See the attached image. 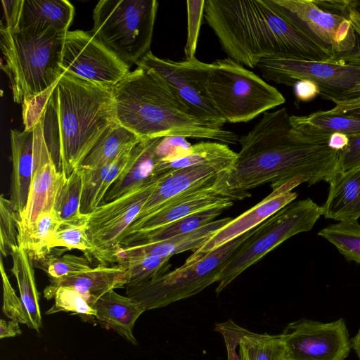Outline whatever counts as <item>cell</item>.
<instances>
[{
  "label": "cell",
  "mask_w": 360,
  "mask_h": 360,
  "mask_svg": "<svg viewBox=\"0 0 360 360\" xmlns=\"http://www.w3.org/2000/svg\"><path fill=\"white\" fill-rule=\"evenodd\" d=\"M162 138L141 140L133 146L125 169L108 189L102 204L113 201L160 176H155L154 170L156 148Z\"/></svg>",
  "instance_id": "cell-23"
},
{
  "label": "cell",
  "mask_w": 360,
  "mask_h": 360,
  "mask_svg": "<svg viewBox=\"0 0 360 360\" xmlns=\"http://www.w3.org/2000/svg\"><path fill=\"white\" fill-rule=\"evenodd\" d=\"M55 85L22 103L25 130L32 131L42 120L48 101Z\"/></svg>",
  "instance_id": "cell-43"
},
{
  "label": "cell",
  "mask_w": 360,
  "mask_h": 360,
  "mask_svg": "<svg viewBox=\"0 0 360 360\" xmlns=\"http://www.w3.org/2000/svg\"><path fill=\"white\" fill-rule=\"evenodd\" d=\"M75 13L72 4L66 0H22L18 27L39 22L66 32Z\"/></svg>",
  "instance_id": "cell-29"
},
{
  "label": "cell",
  "mask_w": 360,
  "mask_h": 360,
  "mask_svg": "<svg viewBox=\"0 0 360 360\" xmlns=\"http://www.w3.org/2000/svg\"><path fill=\"white\" fill-rule=\"evenodd\" d=\"M215 330L224 338L228 360H242L236 349L239 347L240 339L247 329L229 320L217 324Z\"/></svg>",
  "instance_id": "cell-44"
},
{
  "label": "cell",
  "mask_w": 360,
  "mask_h": 360,
  "mask_svg": "<svg viewBox=\"0 0 360 360\" xmlns=\"http://www.w3.org/2000/svg\"><path fill=\"white\" fill-rule=\"evenodd\" d=\"M323 207L325 219L337 221L360 218V162L346 170H338L329 182Z\"/></svg>",
  "instance_id": "cell-22"
},
{
  "label": "cell",
  "mask_w": 360,
  "mask_h": 360,
  "mask_svg": "<svg viewBox=\"0 0 360 360\" xmlns=\"http://www.w3.org/2000/svg\"><path fill=\"white\" fill-rule=\"evenodd\" d=\"M237 155L226 144L202 141L188 148L181 147L169 158L157 162L154 174L160 176L174 169L195 166H210L221 173L232 167Z\"/></svg>",
  "instance_id": "cell-21"
},
{
  "label": "cell",
  "mask_w": 360,
  "mask_h": 360,
  "mask_svg": "<svg viewBox=\"0 0 360 360\" xmlns=\"http://www.w3.org/2000/svg\"><path fill=\"white\" fill-rule=\"evenodd\" d=\"M96 319L120 334L133 345L137 341L133 328L138 318L145 311L141 305L134 298L122 296L111 290L93 304Z\"/></svg>",
  "instance_id": "cell-25"
},
{
  "label": "cell",
  "mask_w": 360,
  "mask_h": 360,
  "mask_svg": "<svg viewBox=\"0 0 360 360\" xmlns=\"http://www.w3.org/2000/svg\"><path fill=\"white\" fill-rule=\"evenodd\" d=\"M323 215V207L311 198L294 200L259 224L224 266L219 294L248 267L290 237L312 229Z\"/></svg>",
  "instance_id": "cell-10"
},
{
  "label": "cell",
  "mask_w": 360,
  "mask_h": 360,
  "mask_svg": "<svg viewBox=\"0 0 360 360\" xmlns=\"http://www.w3.org/2000/svg\"><path fill=\"white\" fill-rule=\"evenodd\" d=\"M11 257L13 265L11 271L18 283L20 298L27 319V326L39 332L42 326V320L33 261L21 246L13 252Z\"/></svg>",
  "instance_id": "cell-28"
},
{
  "label": "cell",
  "mask_w": 360,
  "mask_h": 360,
  "mask_svg": "<svg viewBox=\"0 0 360 360\" xmlns=\"http://www.w3.org/2000/svg\"><path fill=\"white\" fill-rule=\"evenodd\" d=\"M256 228L198 260H186L181 266L153 281L126 287L127 295L136 300L146 311L163 307L198 294L219 281L227 261L252 236Z\"/></svg>",
  "instance_id": "cell-9"
},
{
  "label": "cell",
  "mask_w": 360,
  "mask_h": 360,
  "mask_svg": "<svg viewBox=\"0 0 360 360\" xmlns=\"http://www.w3.org/2000/svg\"><path fill=\"white\" fill-rule=\"evenodd\" d=\"M204 18L229 58L250 68L273 57L309 61L333 58L266 0H205Z\"/></svg>",
  "instance_id": "cell-2"
},
{
  "label": "cell",
  "mask_w": 360,
  "mask_h": 360,
  "mask_svg": "<svg viewBox=\"0 0 360 360\" xmlns=\"http://www.w3.org/2000/svg\"><path fill=\"white\" fill-rule=\"evenodd\" d=\"M0 271L3 285V311L11 320L27 325V319L20 298L18 297L0 259Z\"/></svg>",
  "instance_id": "cell-42"
},
{
  "label": "cell",
  "mask_w": 360,
  "mask_h": 360,
  "mask_svg": "<svg viewBox=\"0 0 360 360\" xmlns=\"http://www.w3.org/2000/svg\"><path fill=\"white\" fill-rule=\"evenodd\" d=\"M349 136L342 133H335L331 135L328 142V146L333 150L342 151L349 145Z\"/></svg>",
  "instance_id": "cell-51"
},
{
  "label": "cell",
  "mask_w": 360,
  "mask_h": 360,
  "mask_svg": "<svg viewBox=\"0 0 360 360\" xmlns=\"http://www.w3.org/2000/svg\"><path fill=\"white\" fill-rule=\"evenodd\" d=\"M42 121L49 149L68 178L116 123L112 91L65 72L53 89Z\"/></svg>",
  "instance_id": "cell-3"
},
{
  "label": "cell",
  "mask_w": 360,
  "mask_h": 360,
  "mask_svg": "<svg viewBox=\"0 0 360 360\" xmlns=\"http://www.w3.org/2000/svg\"><path fill=\"white\" fill-rule=\"evenodd\" d=\"M336 114H343V115H350V116H353V117H355L357 118H360V108L347 110V111L340 112V113H336Z\"/></svg>",
  "instance_id": "cell-54"
},
{
  "label": "cell",
  "mask_w": 360,
  "mask_h": 360,
  "mask_svg": "<svg viewBox=\"0 0 360 360\" xmlns=\"http://www.w3.org/2000/svg\"><path fill=\"white\" fill-rule=\"evenodd\" d=\"M296 98L302 102L310 101L319 95V88L311 81L302 79L293 86Z\"/></svg>",
  "instance_id": "cell-48"
},
{
  "label": "cell",
  "mask_w": 360,
  "mask_h": 360,
  "mask_svg": "<svg viewBox=\"0 0 360 360\" xmlns=\"http://www.w3.org/2000/svg\"><path fill=\"white\" fill-rule=\"evenodd\" d=\"M224 210L216 208L198 212L148 233L128 235L122 240L120 247L136 241H158L191 233L212 222Z\"/></svg>",
  "instance_id": "cell-32"
},
{
  "label": "cell",
  "mask_w": 360,
  "mask_h": 360,
  "mask_svg": "<svg viewBox=\"0 0 360 360\" xmlns=\"http://www.w3.org/2000/svg\"><path fill=\"white\" fill-rule=\"evenodd\" d=\"M156 0H101L93 12L91 34L126 63L150 51Z\"/></svg>",
  "instance_id": "cell-7"
},
{
  "label": "cell",
  "mask_w": 360,
  "mask_h": 360,
  "mask_svg": "<svg viewBox=\"0 0 360 360\" xmlns=\"http://www.w3.org/2000/svg\"><path fill=\"white\" fill-rule=\"evenodd\" d=\"M205 0H189L187 7V38L184 47L185 60L195 58L200 29L204 17Z\"/></svg>",
  "instance_id": "cell-41"
},
{
  "label": "cell",
  "mask_w": 360,
  "mask_h": 360,
  "mask_svg": "<svg viewBox=\"0 0 360 360\" xmlns=\"http://www.w3.org/2000/svg\"><path fill=\"white\" fill-rule=\"evenodd\" d=\"M238 143L236 161L212 185L232 200L250 197L251 190L266 183L272 189L290 182L329 184L340 170V151L308 141L293 128L285 108L263 113Z\"/></svg>",
  "instance_id": "cell-1"
},
{
  "label": "cell",
  "mask_w": 360,
  "mask_h": 360,
  "mask_svg": "<svg viewBox=\"0 0 360 360\" xmlns=\"http://www.w3.org/2000/svg\"><path fill=\"white\" fill-rule=\"evenodd\" d=\"M299 185L300 184L297 182H290L272 189L262 201L215 232L193 251L186 261L198 260L224 244L257 227L278 210L295 200L298 194L292 190Z\"/></svg>",
  "instance_id": "cell-17"
},
{
  "label": "cell",
  "mask_w": 360,
  "mask_h": 360,
  "mask_svg": "<svg viewBox=\"0 0 360 360\" xmlns=\"http://www.w3.org/2000/svg\"><path fill=\"white\" fill-rule=\"evenodd\" d=\"M33 169L26 208L20 230L31 228L39 215L53 211L56 198L67 181L59 171L46 142L42 120L34 128Z\"/></svg>",
  "instance_id": "cell-16"
},
{
  "label": "cell",
  "mask_w": 360,
  "mask_h": 360,
  "mask_svg": "<svg viewBox=\"0 0 360 360\" xmlns=\"http://www.w3.org/2000/svg\"><path fill=\"white\" fill-rule=\"evenodd\" d=\"M242 360H288L280 335L259 334L246 330L239 345Z\"/></svg>",
  "instance_id": "cell-34"
},
{
  "label": "cell",
  "mask_w": 360,
  "mask_h": 360,
  "mask_svg": "<svg viewBox=\"0 0 360 360\" xmlns=\"http://www.w3.org/2000/svg\"><path fill=\"white\" fill-rule=\"evenodd\" d=\"M266 1L282 18L333 58L360 49L345 11H334L326 1Z\"/></svg>",
  "instance_id": "cell-11"
},
{
  "label": "cell",
  "mask_w": 360,
  "mask_h": 360,
  "mask_svg": "<svg viewBox=\"0 0 360 360\" xmlns=\"http://www.w3.org/2000/svg\"><path fill=\"white\" fill-rule=\"evenodd\" d=\"M333 245L348 262L360 264V224L358 221H338L318 232Z\"/></svg>",
  "instance_id": "cell-35"
},
{
  "label": "cell",
  "mask_w": 360,
  "mask_h": 360,
  "mask_svg": "<svg viewBox=\"0 0 360 360\" xmlns=\"http://www.w3.org/2000/svg\"><path fill=\"white\" fill-rule=\"evenodd\" d=\"M218 174L215 169L210 166H195L162 174L131 226L141 222L171 200L214 181Z\"/></svg>",
  "instance_id": "cell-19"
},
{
  "label": "cell",
  "mask_w": 360,
  "mask_h": 360,
  "mask_svg": "<svg viewBox=\"0 0 360 360\" xmlns=\"http://www.w3.org/2000/svg\"><path fill=\"white\" fill-rule=\"evenodd\" d=\"M21 215L16 212L10 200L0 196V250L2 256H11L20 247Z\"/></svg>",
  "instance_id": "cell-38"
},
{
  "label": "cell",
  "mask_w": 360,
  "mask_h": 360,
  "mask_svg": "<svg viewBox=\"0 0 360 360\" xmlns=\"http://www.w3.org/2000/svg\"><path fill=\"white\" fill-rule=\"evenodd\" d=\"M18 323L13 320L5 321L4 319H1L0 338H11L21 334Z\"/></svg>",
  "instance_id": "cell-50"
},
{
  "label": "cell",
  "mask_w": 360,
  "mask_h": 360,
  "mask_svg": "<svg viewBox=\"0 0 360 360\" xmlns=\"http://www.w3.org/2000/svg\"><path fill=\"white\" fill-rule=\"evenodd\" d=\"M191 146V145L186 140V138L184 137H163L156 148L155 157L157 162L169 158L178 148L181 147L188 148Z\"/></svg>",
  "instance_id": "cell-46"
},
{
  "label": "cell",
  "mask_w": 360,
  "mask_h": 360,
  "mask_svg": "<svg viewBox=\"0 0 360 360\" xmlns=\"http://www.w3.org/2000/svg\"><path fill=\"white\" fill-rule=\"evenodd\" d=\"M293 128L308 141L327 144L335 133L348 136L360 134V118L326 111H317L305 116L290 115Z\"/></svg>",
  "instance_id": "cell-27"
},
{
  "label": "cell",
  "mask_w": 360,
  "mask_h": 360,
  "mask_svg": "<svg viewBox=\"0 0 360 360\" xmlns=\"http://www.w3.org/2000/svg\"><path fill=\"white\" fill-rule=\"evenodd\" d=\"M136 65L157 74L199 119L219 127L226 123L207 91L210 63L196 58L183 61L162 59L150 51Z\"/></svg>",
  "instance_id": "cell-14"
},
{
  "label": "cell",
  "mask_w": 360,
  "mask_h": 360,
  "mask_svg": "<svg viewBox=\"0 0 360 360\" xmlns=\"http://www.w3.org/2000/svg\"><path fill=\"white\" fill-rule=\"evenodd\" d=\"M33 130L11 129L10 131L12 172L9 200L14 210L20 215L24 212L27 204L32 181Z\"/></svg>",
  "instance_id": "cell-24"
},
{
  "label": "cell",
  "mask_w": 360,
  "mask_h": 360,
  "mask_svg": "<svg viewBox=\"0 0 360 360\" xmlns=\"http://www.w3.org/2000/svg\"><path fill=\"white\" fill-rule=\"evenodd\" d=\"M62 226L53 211L39 215L33 226L20 230V246L28 253L33 262H39L51 255V240Z\"/></svg>",
  "instance_id": "cell-31"
},
{
  "label": "cell",
  "mask_w": 360,
  "mask_h": 360,
  "mask_svg": "<svg viewBox=\"0 0 360 360\" xmlns=\"http://www.w3.org/2000/svg\"><path fill=\"white\" fill-rule=\"evenodd\" d=\"M206 88L226 123L247 122L285 102L276 88L229 57L210 63Z\"/></svg>",
  "instance_id": "cell-6"
},
{
  "label": "cell",
  "mask_w": 360,
  "mask_h": 360,
  "mask_svg": "<svg viewBox=\"0 0 360 360\" xmlns=\"http://www.w3.org/2000/svg\"><path fill=\"white\" fill-rule=\"evenodd\" d=\"M347 147L340 151L339 169L346 170L360 162V134L349 136Z\"/></svg>",
  "instance_id": "cell-45"
},
{
  "label": "cell",
  "mask_w": 360,
  "mask_h": 360,
  "mask_svg": "<svg viewBox=\"0 0 360 360\" xmlns=\"http://www.w3.org/2000/svg\"><path fill=\"white\" fill-rule=\"evenodd\" d=\"M1 3L5 19V24H1V26L9 29L16 28L18 27L22 0H3Z\"/></svg>",
  "instance_id": "cell-47"
},
{
  "label": "cell",
  "mask_w": 360,
  "mask_h": 360,
  "mask_svg": "<svg viewBox=\"0 0 360 360\" xmlns=\"http://www.w3.org/2000/svg\"><path fill=\"white\" fill-rule=\"evenodd\" d=\"M141 140L116 122L105 132L77 167L91 169L112 162Z\"/></svg>",
  "instance_id": "cell-30"
},
{
  "label": "cell",
  "mask_w": 360,
  "mask_h": 360,
  "mask_svg": "<svg viewBox=\"0 0 360 360\" xmlns=\"http://www.w3.org/2000/svg\"><path fill=\"white\" fill-rule=\"evenodd\" d=\"M352 349L356 352L359 360H360V329L356 334L351 339Z\"/></svg>",
  "instance_id": "cell-53"
},
{
  "label": "cell",
  "mask_w": 360,
  "mask_h": 360,
  "mask_svg": "<svg viewBox=\"0 0 360 360\" xmlns=\"http://www.w3.org/2000/svg\"><path fill=\"white\" fill-rule=\"evenodd\" d=\"M262 77L276 84L293 86L302 79L313 82L319 95L335 104L360 98V49L323 61L273 57L256 65Z\"/></svg>",
  "instance_id": "cell-8"
},
{
  "label": "cell",
  "mask_w": 360,
  "mask_h": 360,
  "mask_svg": "<svg viewBox=\"0 0 360 360\" xmlns=\"http://www.w3.org/2000/svg\"><path fill=\"white\" fill-rule=\"evenodd\" d=\"M233 218L226 217L212 222L191 233L158 241L141 240L120 247L116 255L117 264L121 259L148 256L172 257L187 250L195 251L215 232L229 224Z\"/></svg>",
  "instance_id": "cell-20"
},
{
  "label": "cell",
  "mask_w": 360,
  "mask_h": 360,
  "mask_svg": "<svg viewBox=\"0 0 360 360\" xmlns=\"http://www.w3.org/2000/svg\"><path fill=\"white\" fill-rule=\"evenodd\" d=\"M51 288L68 286L89 297L91 304L107 292L126 287L127 271L119 264H98L86 271L58 279H51Z\"/></svg>",
  "instance_id": "cell-26"
},
{
  "label": "cell",
  "mask_w": 360,
  "mask_h": 360,
  "mask_svg": "<svg viewBox=\"0 0 360 360\" xmlns=\"http://www.w3.org/2000/svg\"><path fill=\"white\" fill-rule=\"evenodd\" d=\"M116 122L141 140L179 136L236 144L240 137L197 117L153 71L137 66L112 90Z\"/></svg>",
  "instance_id": "cell-4"
},
{
  "label": "cell",
  "mask_w": 360,
  "mask_h": 360,
  "mask_svg": "<svg viewBox=\"0 0 360 360\" xmlns=\"http://www.w3.org/2000/svg\"><path fill=\"white\" fill-rule=\"evenodd\" d=\"M60 67L63 72L111 91L130 72V65L91 32L79 30L65 32Z\"/></svg>",
  "instance_id": "cell-13"
},
{
  "label": "cell",
  "mask_w": 360,
  "mask_h": 360,
  "mask_svg": "<svg viewBox=\"0 0 360 360\" xmlns=\"http://www.w3.org/2000/svg\"><path fill=\"white\" fill-rule=\"evenodd\" d=\"M214 182L188 191L164 205L141 222L129 226L124 238L130 234L148 233L198 212L232 206L233 202L231 198L212 189Z\"/></svg>",
  "instance_id": "cell-18"
},
{
  "label": "cell",
  "mask_w": 360,
  "mask_h": 360,
  "mask_svg": "<svg viewBox=\"0 0 360 360\" xmlns=\"http://www.w3.org/2000/svg\"><path fill=\"white\" fill-rule=\"evenodd\" d=\"M82 186V174L75 168L58 193L53 208L62 225H79L86 222L88 216L80 211Z\"/></svg>",
  "instance_id": "cell-33"
},
{
  "label": "cell",
  "mask_w": 360,
  "mask_h": 360,
  "mask_svg": "<svg viewBox=\"0 0 360 360\" xmlns=\"http://www.w3.org/2000/svg\"><path fill=\"white\" fill-rule=\"evenodd\" d=\"M346 17L356 36L360 38V0L347 1Z\"/></svg>",
  "instance_id": "cell-49"
},
{
  "label": "cell",
  "mask_w": 360,
  "mask_h": 360,
  "mask_svg": "<svg viewBox=\"0 0 360 360\" xmlns=\"http://www.w3.org/2000/svg\"><path fill=\"white\" fill-rule=\"evenodd\" d=\"M65 34L39 22L14 29L1 26V68L8 77L15 103L22 104L60 78Z\"/></svg>",
  "instance_id": "cell-5"
},
{
  "label": "cell",
  "mask_w": 360,
  "mask_h": 360,
  "mask_svg": "<svg viewBox=\"0 0 360 360\" xmlns=\"http://www.w3.org/2000/svg\"><path fill=\"white\" fill-rule=\"evenodd\" d=\"M161 175L87 214V233L94 245L91 257L99 264L116 263L124 236L156 186Z\"/></svg>",
  "instance_id": "cell-12"
},
{
  "label": "cell",
  "mask_w": 360,
  "mask_h": 360,
  "mask_svg": "<svg viewBox=\"0 0 360 360\" xmlns=\"http://www.w3.org/2000/svg\"><path fill=\"white\" fill-rule=\"evenodd\" d=\"M359 108H360V98L349 102L335 104V107L329 110V111L333 113H340Z\"/></svg>",
  "instance_id": "cell-52"
},
{
  "label": "cell",
  "mask_w": 360,
  "mask_h": 360,
  "mask_svg": "<svg viewBox=\"0 0 360 360\" xmlns=\"http://www.w3.org/2000/svg\"><path fill=\"white\" fill-rule=\"evenodd\" d=\"M37 264L39 268L42 269L51 279L71 276L93 268L85 256L73 255H65L62 257L49 255Z\"/></svg>",
  "instance_id": "cell-39"
},
{
  "label": "cell",
  "mask_w": 360,
  "mask_h": 360,
  "mask_svg": "<svg viewBox=\"0 0 360 360\" xmlns=\"http://www.w3.org/2000/svg\"><path fill=\"white\" fill-rule=\"evenodd\" d=\"M281 335L288 360H345L352 349L342 318L328 323L302 319L288 323Z\"/></svg>",
  "instance_id": "cell-15"
},
{
  "label": "cell",
  "mask_w": 360,
  "mask_h": 360,
  "mask_svg": "<svg viewBox=\"0 0 360 360\" xmlns=\"http://www.w3.org/2000/svg\"><path fill=\"white\" fill-rule=\"evenodd\" d=\"M44 297L49 300L53 298V305L46 312L51 314L59 311H70L74 314L96 316V311L92 307L88 297L75 289L68 286L44 289Z\"/></svg>",
  "instance_id": "cell-37"
},
{
  "label": "cell",
  "mask_w": 360,
  "mask_h": 360,
  "mask_svg": "<svg viewBox=\"0 0 360 360\" xmlns=\"http://www.w3.org/2000/svg\"><path fill=\"white\" fill-rule=\"evenodd\" d=\"M171 257L135 256L121 259L119 264L127 271V286H136L153 281L163 274L171 266Z\"/></svg>",
  "instance_id": "cell-36"
},
{
  "label": "cell",
  "mask_w": 360,
  "mask_h": 360,
  "mask_svg": "<svg viewBox=\"0 0 360 360\" xmlns=\"http://www.w3.org/2000/svg\"><path fill=\"white\" fill-rule=\"evenodd\" d=\"M59 247L68 250L77 249L82 251L84 256L90 261L94 245L87 233L86 222L79 225H62L49 243L51 250Z\"/></svg>",
  "instance_id": "cell-40"
}]
</instances>
